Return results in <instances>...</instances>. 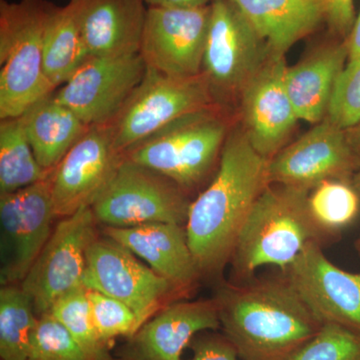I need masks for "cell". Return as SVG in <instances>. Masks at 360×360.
Masks as SVG:
<instances>
[{
  "label": "cell",
  "instance_id": "cell-1",
  "mask_svg": "<svg viewBox=\"0 0 360 360\" xmlns=\"http://www.w3.org/2000/svg\"><path fill=\"white\" fill-rule=\"evenodd\" d=\"M269 163L243 129L229 134L217 174L191 201L186 221L187 240L200 276H219L231 262L241 227L270 184Z\"/></svg>",
  "mask_w": 360,
  "mask_h": 360
},
{
  "label": "cell",
  "instance_id": "cell-2",
  "mask_svg": "<svg viewBox=\"0 0 360 360\" xmlns=\"http://www.w3.org/2000/svg\"><path fill=\"white\" fill-rule=\"evenodd\" d=\"M213 298L241 360H288L323 326L283 274L222 284Z\"/></svg>",
  "mask_w": 360,
  "mask_h": 360
},
{
  "label": "cell",
  "instance_id": "cell-3",
  "mask_svg": "<svg viewBox=\"0 0 360 360\" xmlns=\"http://www.w3.org/2000/svg\"><path fill=\"white\" fill-rule=\"evenodd\" d=\"M309 193L278 184L265 187L236 239L229 262L233 281H250L264 266L285 271L307 246L329 239L312 219Z\"/></svg>",
  "mask_w": 360,
  "mask_h": 360
},
{
  "label": "cell",
  "instance_id": "cell-4",
  "mask_svg": "<svg viewBox=\"0 0 360 360\" xmlns=\"http://www.w3.org/2000/svg\"><path fill=\"white\" fill-rule=\"evenodd\" d=\"M54 4L0 0V120L20 117L56 89L44 70V37Z\"/></svg>",
  "mask_w": 360,
  "mask_h": 360
},
{
  "label": "cell",
  "instance_id": "cell-5",
  "mask_svg": "<svg viewBox=\"0 0 360 360\" xmlns=\"http://www.w3.org/2000/svg\"><path fill=\"white\" fill-rule=\"evenodd\" d=\"M220 104L177 118L123 155L172 180L184 191L200 186L215 167L229 136Z\"/></svg>",
  "mask_w": 360,
  "mask_h": 360
},
{
  "label": "cell",
  "instance_id": "cell-6",
  "mask_svg": "<svg viewBox=\"0 0 360 360\" xmlns=\"http://www.w3.org/2000/svg\"><path fill=\"white\" fill-rule=\"evenodd\" d=\"M191 201L165 175L124 155L91 205L98 224L127 229L155 222L186 224Z\"/></svg>",
  "mask_w": 360,
  "mask_h": 360
},
{
  "label": "cell",
  "instance_id": "cell-7",
  "mask_svg": "<svg viewBox=\"0 0 360 360\" xmlns=\"http://www.w3.org/2000/svg\"><path fill=\"white\" fill-rule=\"evenodd\" d=\"M219 104L205 73L176 77L146 68V75L112 122L115 146L124 153L181 116Z\"/></svg>",
  "mask_w": 360,
  "mask_h": 360
},
{
  "label": "cell",
  "instance_id": "cell-8",
  "mask_svg": "<svg viewBox=\"0 0 360 360\" xmlns=\"http://www.w3.org/2000/svg\"><path fill=\"white\" fill-rule=\"evenodd\" d=\"M202 72L215 101L240 96L272 52L262 35L231 0H212Z\"/></svg>",
  "mask_w": 360,
  "mask_h": 360
},
{
  "label": "cell",
  "instance_id": "cell-9",
  "mask_svg": "<svg viewBox=\"0 0 360 360\" xmlns=\"http://www.w3.org/2000/svg\"><path fill=\"white\" fill-rule=\"evenodd\" d=\"M84 286L127 304L136 316L139 329L165 307L170 297L181 293L108 236H97L87 248Z\"/></svg>",
  "mask_w": 360,
  "mask_h": 360
},
{
  "label": "cell",
  "instance_id": "cell-10",
  "mask_svg": "<svg viewBox=\"0 0 360 360\" xmlns=\"http://www.w3.org/2000/svg\"><path fill=\"white\" fill-rule=\"evenodd\" d=\"M91 207L61 219L27 276L20 283L32 297L37 316L51 310L59 298L84 286L86 251L97 238Z\"/></svg>",
  "mask_w": 360,
  "mask_h": 360
},
{
  "label": "cell",
  "instance_id": "cell-11",
  "mask_svg": "<svg viewBox=\"0 0 360 360\" xmlns=\"http://www.w3.org/2000/svg\"><path fill=\"white\" fill-rule=\"evenodd\" d=\"M51 174L20 191L0 193L1 286L22 283L51 236L56 219Z\"/></svg>",
  "mask_w": 360,
  "mask_h": 360
},
{
  "label": "cell",
  "instance_id": "cell-12",
  "mask_svg": "<svg viewBox=\"0 0 360 360\" xmlns=\"http://www.w3.org/2000/svg\"><path fill=\"white\" fill-rule=\"evenodd\" d=\"M146 65L141 54L89 56L54 98L75 113L87 127L108 125L141 84Z\"/></svg>",
  "mask_w": 360,
  "mask_h": 360
},
{
  "label": "cell",
  "instance_id": "cell-13",
  "mask_svg": "<svg viewBox=\"0 0 360 360\" xmlns=\"http://www.w3.org/2000/svg\"><path fill=\"white\" fill-rule=\"evenodd\" d=\"M212 6L148 7L139 54L146 68L176 77L202 72Z\"/></svg>",
  "mask_w": 360,
  "mask_h": 360
},
{
  "label": "cell",
  "instance_id": "cell-14",
  "mask_svg": "<svg viewBox=\"0 0 360 360\" xmlns=\"http://www.w3.org/2000/svg\"><path fill=\"white\" fill-rule=\"evenodd\" d=\"M360 170V158L345 130L328 117L284 146L269 163L270 184L312 191L326 180L352 181Z\"/></svg>",
  "mask_w": 360,
  "mask_h": 360
},
{
  "label": "cell",
  "instance_id": "cell-15",
  "mask_svg": "<svg viewBox=\"0 0 360 360\" xmlns=\"http://www.w3.org/2000/svg\"><path fill=\"white\" fill-rule=\"evenodd\" d=\"M110 125L89 127L51 174L56 217H70L91 207L122 162Z\"/></svg>",
  "mask_w": 360,
  "mask_h": 360
},
{
  "label": "cell",
  "instance_id": "cell-16",
  "mask_svg": "<svg viewBox=\"0 0 360 360\" xmlns=\"http://www.w3.org/2000/svg\"><path fill=\"white\" fill-rule=\"evenodd\" d=\"M281 274L322 323L360 335V272L336 266L324 255L321 243H314Z\"/></svg>",
  "mask_w": 360,
  "mask_h": 360
},
{
  "label": "cell",
  "instance_id": "cell-17",
  "mask_svg": "<svg viewBox=\"0 0 360 360\" xmlns=\"http://www.w3.org/2000/svg\"><path fill=\"white\" fill-rule=\"evenodd\" d=\"M286 68L285 56L272 54L239 96L243 132L267 160L285 146L300 120L286 89Z\"/></svg>",
  "mask_w": 360,
  "mask_h": 360
},
{
  "label": "cell",
  "instance_id": "cell-18",
  "mask_svg": "<svg viewBox=\"0 0 360 360\" xmlns=\"http://www.w3.org/2000/svg\"><path fill=\"white\" fill-rule=\"evenodd\" d=\"M219 328L214 298L172 303L130 338L122 360H181L194 335Z\"/></svg>",
  "mask_w": 360,
  "mask_h": 360
},
{
  "label": "cell",
  "instance_id": "cell-19",
  "mask_svg": "<svg viewBox=\"0 0 360 360\" xmlns=\"http://www.w3.org/2000/svg\"><path fill=\"white\" fill-rule=\"evenodd\" d=\"M103 233L143 259L181 293L191 290L201 277L184 225L155 222L127 229L105 226Z\"/></svg>",
  "mask_w": 360,
  "mask_h": 360
},
{
  "label": "cell",
  "instance_id": "cell-20",
  "mask_svg": "<svg viewBox=\"0 0 360 360\" xmlns=\"http://www.w3.org/2000/svg\"><path fill=\"white\" fill-rule=\"evenodd\" d=\"M146 11L142 0H78L80 32L89 56L139 53Z\"/></svg>",
  "mask_w": 360,
  "mask_h": 360
},
{
  "label": "cell",
  "instance_id": "cell-21",
  "mask_svg": "<svg viewBox=\"0 0 360 360\" xmlns=\"http://www.w3.org/2000/svg\"><path fill=\"white\" fill-rule=\"evenodd\" d=\"M269 44L285 56L293 45L326 23L324 0H231Z\"/></svg>",
  "mask_w": 360,
  "mask_h": 360
},
{
  "label": "cell",
  "instance_id": "cell-22",
  "mask_svg": "<svg viewBox=\"0 0 360 360\" xmlns=\"http://www.w3.org/2000/svg\"><path fill=\"white\" fill-rule=\"evenodd\" d=\"M348 58L347 42L317 47L295 66H288L285 86L300 120L312 124L328 115L336 79Z\"/></svg>",
  "mask_w": 360,
  "mask_h": 360
},
{
  "label": "cell",
  "instance_id": "cell-23",
  "mask_svg": "<svg viewBox=\"0 0 360 360\" xmlns=\"http://www.w3.org/2000/svg\"><path fill=\"white\" fill-rule=\"evenodd\" d=\"M28 141L40 167L52 172L89 127L63 103L53 92L21 115Z\"/></svg>",
  "mask_w": 360,
  "mask_h": 360
},
{
  "label": "cell",
  "instance_id": "cell-24",
  "mask_svg": "<svg viewBox=\"0 0 360 360\" xmlns=\"http://www.w3.org/2000/svg\"><path fill=\"white\" fill-rule=\"evenodd\" d=\"M89 58L78 20V0L54 6L44 37V70L54 89L65 84Z\"/></svg>",
  "mask_w": 360,
  "mask_h": 360
},
{
  "label": "cell",
  "instance_id": "cell-25",
  "mask_svg": "<svg viewBox=\"0 0 360 360\" xmlns=\"http://www.w3.org/2000/svg\"><path fill=\"white\" fill-rule=\"evenodd\" d=\"M52 172H46L37 162L21 116L1 120L0 193H13L32 186L49 177Z\"/></svg>",
  "mask_w": 360,
  "mask_h": 360
},
{
  "label": "cell",
  "instance_id": "cell-26",
  "mask_svg": "<svg viewBox=\"0 0 360 360\" xmlns=\"http://www.w3.org/2000/svg\"><path fill=\"white\" fill-rule=\"evenodd\" d=\"M32 297L20 284L2 285L0 290V357L27 360L30 341L39 317Z\"/></svg>",
  "mask_w": 360,
  "mask_h": 360
},
{
  "label": "cell",
  "instance_id": "cell-27",
  "mask_svg": "<svg viewBox=\"0 0 360 360\" xmlns=\"http://www.w3.org/2000/svg\"><path fill=\"white\" fill-rule=\"evenodd\" d=\"M359 194L352 182L347 180H326L310 191L309 212L328 238L347 229L359 217Z\"/></svg>",
  "mask_w": 360,
  "mask_h": 360
},
{
  "label": "cell",
  "instance_id": "cell-28",
  "mask_svg": "<svg viewBox=\"0 0 360 360\" xmlns=\"http://www.w3.org/2000/svg\"><path fill=\"white\" fill-rule=\"evenodd\" d=\"M49 312L65 326L91 359L120 360L111 356L108 345H104L97 335L86 288H78L59 298Z\"/></svg>",
  "mask_w": 360,
  "mask_h": 360
},
{
  "label": "cell",
  "instance_id": "cell-29",
  "mask_svg": "<svg viewBox=\"0 0 360 360\" xmlns=\"http://www.w3.org/2000/svg\"><path fill=\"white\" fill-rule=\"evenodd\" d=\"M27 360H94L51 312L40 315Z\"/></svg>",
  "mask_w": 360,
  "mask_h": 360
},
{
  "label": "cell",
  "instance_id": "cell-30",
  "mask_svg": "<svg viewBox=\"0 0 360 360\" xmlns=\"http://www.w3.org/2000/svg\"><path fill=\"white\" fill-rule=\"evenodd\" d=\"M288 360H360V335L336 324H323Z\"/></svg>",
  "mask_w": 360,
  "mask_h": 360
},
{
  "label": "cell",
  "instance_id": "cell-31",
  "mask_svg": "<svg viewBox=\"0 0 360 360\" xmlns=\"http://www.w3.org/2000/svg\"><path fill=\"white\" fill-rule=\"evenodd\" d=\"M92 321L99 340L110 345L118 336L131 338L139 330L136 316L124 303L96 290H87Z\"/></svg>",
  "mask_w": 360,
  "mask_h": 360
},
{
  "label": "cell",
  "instance_id": "cell-32",
  "mask_svg": "<svg viewBox=\"0 0 360 360\" xmlns=\"http://www.w3.org/2000/svg\"><path fill=\"white\" fill-rule=\"evenodd\" d=\"M326 117L343 130L360 122V58L349 59L338 75Z\"/></svg>",
  "mask_w": 360,
  "mask_h": 360
},
{
  "label": "cell",
  "instance_id": "cell-33",
  "mask_svg": "<svg viewBox=\"0 0 360 360\" xmlns=\"http://www.w3.org/2000/svg\"><path fill=\"white\" fill-rule=\"evenodd\" d=\"M324 2L329 30L338 37L347 39L356 20L354 0H324Z\"/></svg>",
  "mask_w": 360,
  "mask_h": 360
},
{
  "label": "cell",
  "instance_id": "cell-34",
  "mask_svg": "<svg viewBox=\"0 0 360 360\" xmlns=\"http://www.w3.org/2000/svg\"><path fill=\"white\" fill-rule=\"evenodd\" d=\"M191 360H241L236 348L226 338L208 336L194 342Z\"/></svg>",
  "mask_w": 360,
  "mask_h": 360
},
{
  "label": "cell",
  "instance_id": "cell-35",
  "mask_svg": "<svg viewBox=\"0 0 360 360\" xmlns=\"http://www.w3.org/2000/svg\"><path fill=\"white\" fill-rule=\"evenodd\" d=\"M148 7H198L212 4V0H142Z\"/></svg>",
  "mask_w": 360,
  "mask_h": 360
},
{
  "label": "cell",
  "instance_id": "cell-36",
  "mask_svg": "<svg viewBox=\"0 0 360 360\" xmlns=\"http://www.w3.org/2000/svg\"><path fill=\"white\" fill-rule=\"evenodd\" d=\"M345 40L347 45L348 60L360 58V13L355 20L352 32Z\"/></svg>",
  "mask_w": 360,
  "mask_h": 360
},
{
  "label": "cell",
  "instance_id": "cell-37",
  "mask_svg": "<svg viewBox=\"0 0 360 360\" xmlns=\"http://www.w3.org/2000/svg\"><path fill=\"white\" fill-rule=\"evenodd\" d=\"M352 182V186H354V188L356 189V191L360 193V170L359 172H357L356 174L354 175Z\"/></svg>",
  "mask_w": 360,
  "mask_h": 360
},
{
  "label": "cell",
  "instance_id": "cell-38",
  "mask_svg": "<svg viewBox=\"0 0 360 360\" xmlns=\"http://www.w3.org/2000/svg\"><path fill=\"white\" fill-rule=\"evenodd\" d=\"M355 250H356L357 253H359L360 257V232L359 236H357L356 240H355Z\"/></svg>",
  "mask_w": 360,
  "mask_h": 360
},
{
  "label": "cell",
  "instance_id": "cell-39",
  "mask_svg": "<svg viewBox=\"0 0 360 360\" xmlns=\"http://www.w3.org/2000/svg\"><path fill=\"white\" fill-rule=\"evenodd\" d=\"M357 141H359V149H360V129L359 131V136H357Z\"/></svg>",
  "mask_w": 360,
  "mask_h": 360
}]
</instances>
